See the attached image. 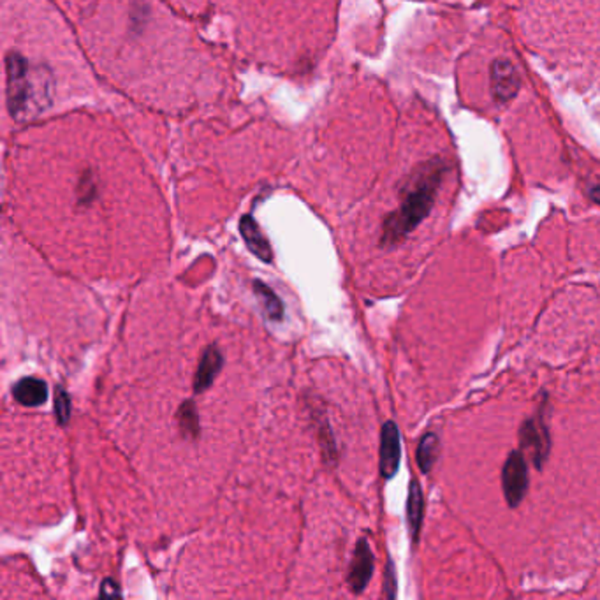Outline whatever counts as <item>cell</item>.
Listing matches in <instances>:
<instances>
[{
	"instance_id": "16",
	"label": "cell",
	"mask_w": 600,
	"mask_h": 600,
	"mask_svg": "<svg viewBox=\"0 0 600 600\" xmlns=\"http://www.w3.org/2000/svg\"><path fill=\"white\" fill-rule=\"evenodd\" d=\"M384 586H386V595L389 599H395L396 597V570H395V563L393 560H387V565H386V574H384Z\"/></svg>"
},
{
	"instance_id": "9",
	"label": "cell",
	"mask_w": 600,
	"mask_h": 600,
	"mask_svg": "<svg viewBox=\"0 0 600 600\" xmlns=\"http://www.w3.org/2000/svg\"><path fill=\"white\" fill-rule=\"evenodd\" d=\"M240 231H241V236L249 247V250L258 258L261 259L263 263H271L273 261V250H271V245L269 241L266 240V236L261 231L259 224L250 217V215H245L241 221H240Z\"/></svg>"
},
{
	"instance_id": "10",
	"label": "cell",
	"mask_w": 600,
	"mask_h": 600,
	"mask_svg": "<svg viewBox=\"0 0 600 600\" xmlns=\"http://www.w3.org/2000/svg\"><path fill=\"white\" fill-rule=\"evenodd\" d=\"M13 398L25 407H39L48 400V384L36 377L20 378L13 386Z\"/></svg>"
},
{
	"instance_id": "11",
	"label": "cell",
	"mask_w": 600,
	"mask_h": 600,
	"mask_svg": "<svg viewBox=\"0 0 600 600\" xmlns=\"http://www.w3.org/2000/svg\"><path fill=\"white\" fill-rule=\"evenodd\" d=\"M423 518H424L423 489H421L417 481H411L409 498H407V523H409L414 544L419 542V532H421V525H423Z\"/></svg>"
},
{
	"instance_id": "14",
	"label": "cell",
	"mask_w": 600,
	"mask_h": 600,
	"mask_svg": "<svg viewBox=\"0 0 600 600\" xmlns=\"http://www.w3.org/2000/svg\"><path fill=\"white\" fill-rule=\"evenodd\" d=\"M177 421H178V426H180V432L184 437L192 439V441L199 437V417L195 411V404L192 400L180 405L178 414H177Z\"/></svg>"
},
{
	"instance_id": "2",
	"label": "cell",
	"mask_w": 600,
	"mask_h": 600,
	"mask_svg": "<svg viewBox=\"0 0 600 600\" xmlns=\"http://www.w3.org/2000/svg\"><path fill=\"white\" fill-rule=\"evenodd\" d=\"M450 157L446 149L423 160L409 177L402 190L398 210L389 214L382 225L380 245L393 249L407 240L421 223L432 214L439 190L450 173Z\"/></svg>"
},
{
	"instance_id": "5",
	"label": "cell",
	"mask_w": 600,
	"mask_h": 600,
	"mask_svg": "<svg viewBox=\"0 0 600 600\" xmlns=\"http://www.w3.org/2000/svg\"><path fill=\"white\" fill-rule=\"evenodd\" d=\"M530 486L528 463L523 450H513L502 467V489L511 509H516L523 500Z\"/></svg>"
},
{
	"instance_id": "8",
	"label": "cell",
	"mask_w": 600,
	"mask_h": 600,
	"mask_svg": "<svg viewBox=\"0 0 600 600\" xmlns=\"http://www.w3.org/2000/svg\"><path fill=\"white\" fill-rule=\"evenodd\" d=\"M223 367H224L223 352L215 345L206 347L203 356H201L195 377H194V391L195 393L206 391L215 382V378L221 374Z\"/></svg>"
},
{
	"instance_id": "15",
	"label": "cell",
	"mask_w": 600,
	"mask_h": 600,
	"mask_svg": "<svg viewBox=\"0 0 600 600\" xmlns=\"http://www.w3.org/2000/svg\"><path fill=\"white\" fill-rule=\"evenodd\" d=\"M55 415L60 426H66L71 419V398L62 387H59L55 395Z\"/></svg>"
},
{
	"instance_id": "7",
	"label": "cell",
	"mask_w": 600,
	"mask_h": 600,
	"mask_svg": "<svg viewBox=\"0 0 600 600\" xmlns=\"http://www.w3.org/2000/svg\"><path fill=\"white\" fill-rule=\"evenodd\" d=\"M402 459V439L395 421H386L380 430V476L393 479L398 474Z\"/></svg>"
},
{
	"instance_id": "4",
	"label": "cell",
	"mask_w": 600,
	"mask_h": 600,
	"mask_svg": "<svg viewBox=\"0 0 600 600\" xmlns=\"http://www.w3.org/2000/svg\"><path fill=\"white\" fill-rule=\"evenodd\" d=\"M522 450L528 454V459L537 470H542L551 450V435L546 424L544 409L541 407L535 415L526 417L518 433Z\"/></svg>"
},
{
	"instance_id": "13",
	"label": "cell",
	"mask_w": 600,
	"mask_h": 600,
	"mask_svg": "<svg viewBox=\"0 0 600 600\" xmlns=\"http://www.w3.org/2000/svg\"><path fill=\"white\" fill-rule=\"evenodd\" d=\"M254 293H256L258 300H259L261 306H263L264 315L269 321H273V323L282 321V317H284V305H282V301L278 300V296L264 282H261V280L254 282Z\"/></svg>"
},
{
	"instance_id": "17",
	"label": "cell",
	"mask_w": 600,
	"mask_h": 600,
	"mask_svg": "<svg viewBox=\"0 0 600 600\" xmlns=\"http://www.w3.org/2000/svg\"><path fill=\"white\" fill-rule=\"evenodd\" d=\"M101 595L103 597H108V595H120V588H118V585L114 583V581H112V579H105V583H103V586H101Z\"/></svg>"
},
{
	"instance_id": "12",
	"label": "cell",
	"mask_w": 600,
	"mask_h": 600,
	"mask_svg": "<svg viewBox=\"0 0 600 600\" xmlns=\"http://www.w3.org/2000/svg\"><path fill=\"white\" fill-rule=\"evenodd\" d=\"M439 452H441L439 435L433 433V432H426L421 437L419 446L415 450V461H417V467L423 474H430L433 470L435 461L439 458Z\"/></svg>"
},
{
	"instance_id": "1",
	"label": "cell",
	"mask_w": 600,
	"mask_h": 600,
	"mask_svg": "<svg viewBox=\"0 0 600 600\" xmlns=\"http://www.w3.org/2000/svg\"><path fill=\"white\" fill-rule=\"evenodd\" d=\"M523 29L560 75L600 85V0H526Z\"/></svg>"
},
{
	"instance_id": "6",
	"label": "cell",
	"mask_w": 600,
	"mask_h": 600,
	"mask_svg": "<svg viewBox=\"0 0 600 600\" xmlns=\"http://www.w3.org/2000/svg\"><path fill=\"white\" fill-rule=\"evenodd\" d=\"M374 568H376V560H374L370 542H368V539L361 537L356 544L354 557H352V562L349 565V572H347L349 590L356 595L363 594L374 576Z\"/></svg>"
},
{
	"instance_id": "3",
	"label": "cell",
	"mask_w": 600,
	"mask_h": 600,
	"mask_svg": "<svg viewBox=\"0 0 600 600\" xmlns=\"http://www.w3.org/2000/svg\"><path fill=\"white\" fill-rule=\"evenodd\" d=\"M7 64L9 110L16 118H31L50 105V75L11 53Z\"/></svg>"
}]
</instances>
